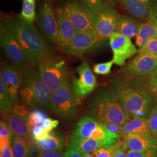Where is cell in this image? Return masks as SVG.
Masks as SVG:
<instances>
[{"label": "cell", "mask_w": 157, "mask_h": 157, "mask_svg": "<svg viewBox=\"0 0 157 157\" xmlns=\"http://www.w3.org/2000/svg\"><path fill=\"white\" fill-rule=\"evenodd\" d=\"M36 144L42 151H62L63 137L62 135L52 132L48 137L36 142Z\"/></svg>", "instance_id": "cell-27"}, {"label": "cell", "mask_w": 157, "mask_h": 157, "mask_svg": "<svg viewBox=\"0 0 157 157\" xmlns=\"http://www.w3.org/2000/svg\"><path fill=\"white\" fill-rule=\"evenodd\" d=\"M150 78H131L119 76L112 86L130 117L148 118L157 105V98L150 87Z\"/></svg>", "instance_id": "cell-1"}, {"label": "cell", "mask_w": 157, "mask_h": 157, "mask_svg": "<svg viewBox=\"0 0 157 157\" xmlns=\"http://www.w3.org/2000/svg\"><path fill=\"white\" fill-rule=\"evenodd\" d=\"M98 44L95 34L89 32H78L70 42L65 50L69 56L82 58Z\"/></svg>", "instance_id": "cell-17"}, {"label": "cell", "mask_w": 157, "mask_h": 157, "mask_svg": "<svg viewBox=\"0 0 157 157\" xmlns=\"http://www.w3.org/2000/svg\"><path fill=\"white\" fill-rule=\"evenodd\" d=\"M154 38H157V29L155 25L150 20L140 23L139 31L136 36V44L139 49L143 48Z\"/></svg>", "instance_id": "cell-24"}, {"label": "cell", "mask_w": 157, "mask_h": 157, "mask_svg": "<svg viewBox=\"0 0 157 157\" xmlns=\"http://www.w3.org/2000/svg\"><path fill=\"white\" fill-rule=\"evenodd\" d=\"M148 121L150 132L157 139V105L152 109Z\"/></svg>", "instance_id": "cell-35"}, {"label": "cell", "mask_w": 157, "mask_h": 157, "mask_svg": "<svg viewBox=\"0 0 157 157\" xmlns=\"http://www.w3.org/2000/svg\"><path fill=\"white\" fill-rule=\"evenodd\" d=\"M78 98L73 84L67 82L52 93L51 109L58 117L69 120L78 113Z\"/></svg>", "instance_id": "cell-7"}, {"label": "cell", "mask_w": 157, "mask_h": 157, "mask_svg": "<svg viewBox=\"0 0 157 157\" xmlns=\"http://www.w3.org/2000/svg\"><path fill=\"white\" fill-rule=\"evenodd\" d=\"M126 154L127 157H157V150H150L145 151L127 150Z\"/></svg>", "instance_id": "cell-37"}, {"label": "cell", "mask_w": 157, "mask_h": 157, "mask_svg": "<svg viewBox=\"0 0 157 157\" xmlns=\"http://www.w3.org/2000/svg\"><path fill=\"white\" fill-rule=\"evenodd\" d=\"M121 76L131 78H151L157 74V58L146 53L138 52L121 70Z\"/></svg>", "instance_id": "cell-9"}, {"label": "cell", "mask_w": 157, "mask_h": 157, "mask_svg": "<svg viewBox=\"0 0 157 157\" xmlns=\"http://www.w3.org/2000/svg\"><path fill=\"white\" fill-rule=\"evenodd\" d=\"M148 133H151L149 128L148 118L133 117L128 124L121 128L118 135L120 137L124 138L130 134Z\"/></svg>", "instance_id": "cell-22"}, {"label": "cell", "mask_w": 157, "mask_h": 157, "mask_svg": "<svg viewBox=\"0 0 157 157\" xmlns=\"http://www.w3.org/2000/svg\"><path fill=\"white\" fill-rule=\"evenodd\" d=\"M3 120L9 125L15 136L29 137V132L26 117L17 114L12 110L8 113H2Z\"/></svg>", "instance_id": "cell-19"}, {"label": "cell", "mask_w": 157, "mask_h": 157, "mask_svg": "<svg viewBox=\"0 0 157 157\" xmlns=\"http://www.w3.org/2000/svg\"><path fill=\"white\" fill-rule=\"evenodd\" d=\"M36 0H22V7L19 18L29 25H33L36 19Z\"/></svg>", "instance_id": "cell-28"}, {"label": "cell", "mask_w": 157, "mask_h": 157, "mask_svg": "<svg viewBox=\"0 0 157 157\" xmlns=\"http://www.w3.org/2000/svg\"><path fill=\"white\" fill-rule=\"evenodd\" d=\"M43 81L52 93L68 82L65 62L56 57L41 63L37 67Z\"/></svg>", "instance_id": "cell-8"}, {"label": "cell", "mask_w": 157, "mask_h": 157, "mask_svg": "<svg viewBox=\"0 0 157 157\" xmlns=\"http://www.w3.org/2000/svg\"><path fill=\"white\" fill-rule=\"evenodd\" d=\"M157 29V3L154 2L151 7V14L149 19Z\"/></svg>", "instance_id": "cell-38"}, {"label": "cell", "mask_w": 157, "mask_h": 157, "mask_svg": "<svg viewBox=\"0 0 157 157\" xmlns=\"http://www.w3.org/2000/svg\"><path fill=\"white\" fill-rule=\"evenodd\" d=\"M150 82L152 91L157 98V74L150 78Z\"/></svg>", "instance_id": "cell-41"}, {"label": "cell", "mask_w": 157, "mask_h": 157, "mask_svg": "<svg viewBox=\"0 0 157 157\" xmlns=\"http://www.w3.org/2000/svg\"><path fill=\"white\" fill-rule=\"evenodd\" d=\"M14 157H33L34 148L29 137L14 136L11 143Z\"/></svg>", "instance_id": "cell-23"}, {"label": "cell", "mask_w": 157, "mask_h": 157, "mask_svg": "<svg viewBox=\"0 0 157 157\" xmlns=\"http://www.w3.org/2000/svg\"><path fill=\"white\" fill-rule=\"evenodd\" d=\"M154 1L155 2H157V0H154Z\"/></svg>", "instance_id": "cell-46"}, {"label": "cell", "mask_w": 157, "mask_h": 157, "mask_svg": "<svg viewBox=\"0 0 157 157\" xmlns=\"http://www.w3.org/2000/svg\"><path fill=\"white\" fill-rule=\"evenodd\" d=\"M113 63L112 60L108 62L96 63L93 65V71L96 75H108L111 73V68Z\"/></svg>", "instance_id": "cell-32"}, {"label": "cell", "mask_w": 157, "mask_h": 157, "mask_svg": "<svg viewBox=\"0 0 157 157\" xmlns=\"http://www.w3.org/2000/svg\"><path fill=\"white\" fill-rule=\"evenodd\" d=\"M23 69L13 62H4L1 65L0 78L2 79L6 90L16 101L22 82Z\"/></svg>", "instance_id": "cell-14"}, {"label": "cell", "mask_w": 157, "mask_h": 157, "mask_svg": "<svg viewBox=\"0 0 157 157\" xmlns=\"http://www.w3.org/2000/svg\"><path fill=\"white\" fill-rule=\"evenodd\" d=\"M64 157H83L82 154L73 150H67L64 152Z\"/></svg>", "instance_id": "cell-42"}, {"label": "cell", "mask_w": 157, "mask_h": 157, "mask_svg": "<svg viewBox=\"0 0 157 157\" xmlns=\"http://www.w3.org/2000/svg\"><path fill=\"white\" fill-rule=\"evenodd\" d=\"M59 124V121L51 118H46L45 119L37 124L30 135H32L33 140L35 142L42 140L49 136L52 130L56 128Z\"/></svg>", "instance_id": "cell-25"}, {"label": "cell", "mask_w": 157, "mask_h": 157, "mask_svg": "<svg viewBox=\"0 0 157 157\" xmlns=\"http://www.w3.org/2000/svg\"><path fill=\"white\" fill-rule=\"evenodd\" d=\"M139 52L148 54L157 58V38L150 40L143 48L139 49Z\"/></svg>", "instance_id": "cell-33"}, {"label": "cell", "mask_w": 157, "mask_h": 157, "mask_svg": "<svg viewBox=\"0 0 157 157\" xmlns=\"http://www.w3.org/2000/svg\"><path fill=\"white\" fill-rule=\"evenodd\" d=\"M98 14L108 6L105 0H82Z\"/></svg>", "instance_id": "cell-34"}, {"label": "cell", "mask_w": 157, "mask_h": 157, "mask_svg": "<svg viewBox=\"0 0 157 157\" xmlns=\"http://www.w3.org/2000/svg\"><path fill=\"white\" fill-rule=\"evenodd\" d=\"M126 151V150L124 148L123 144V146H121L117 150L113 157H127V154Z\"/></svg>", "instance_id": "cell-43"}, {"label": "cell", "mask_w": 157, "mask_h": 157, "mask_svg": "<svg viewBox=\"0 0 157 157\" xmlns=\"http://www.w3.org/2000/svg\"><path fill=\"white\" fill-rule=\"evenodd\" d=\"M37 23L45 39L53 45L59 47L56 11L49 0L43 2L40 6L37 13Z\"/></svg>", "instance_id": "cell-10"}, {"label": "cell", "mask_w": 157, "mask_h": 157, "mask_svg": "<svg viewBox=\"0 0 157 157\" xmlns=\"http://www.w3.org/2000/svg\"><path fill=\"white\" fill-rule=\"evenodd\" d=\"M0 152H1L0 157H14L13 148L11 144L6 147L5 148L0 151Z\"/></svg>", "instance_id": "cell-40"}, {"label": "cell", "mask_w": 157, "mask_h": 157, "mask_svg": "<svg viewBox=\"0 0 157 157\" xmlns=\"http://www.w3.org/2000/svg\"><path fill=\"white\" fill-rule=\"evenodd\" d=\"M119 16L116 10L109 6L97 14L94 34L98 44L117 32Z\"/></svg>", "instance_id": "cell-13"}, {"label": "cell", "mask_w": 157, "mask_h": 157, "mask_svg": "<svg viewBox=\"0 0 157 157\" xmlns=\"http://www.w3.org/2000/svg\"><path fill=\"white\" fill-rule=\"evenodd\" d=\"M124 141L120 139L114 144L107 147H103L93 152L91 154L94 157H113V155L119 147L123 146Z\"/></svg>", "instance_id": "cell-31"}, {"label": "cell", "mask_w": 157, "mask_h": 157, "mask_svg": "<svg viewBox=\"0 0 157 157\" xmlns=\"http://www.w3.org/2000/svg\"><path fill=\"white\" fill-rule=\"evenodd\" d=\"M78 32H95L97 13L82 0H67L63 6Z\"/></svg>", "instance_id": "cell-6"}, {"label": "cell", "mask_w": 157, "mask_h": 157, "mask_svg": "<svg viewBox=\"0 0 157 157\" xmlns=\"http://www.w3.org/2000/svg\"><path fill=\"white\" fill-rule=\"evenodd\" d=\"M16 101L6 90L4 83L0 78V107L2 113H8L13 110Z\"/></svg>", "instance_id": "cell-29"}, {"label": "cell", "mask_w": 157, "mask_h": 157, "mask_svg": "<svg viewBox=\"0 0 157 157\" xmlns=\"http://www.w3.org/2000/svg\"><path fill=\"white\" fill-rule=\"evenodd\" d=\"M78 78H75L73 86L78 97H85L92 93L97 87L98 83L95 75L91 69L89 63L84 61L76 69Z\"/></svg>", "instance_id": "cell-15"}, {"label": "cell", "mask_w": 157, "mask_h": 157, "mask_svg": "<svg viewBox=\"0 0 157 157\" xmlns=\"http://www.w3.org/2000/svg\"><path fill=\"white\" fill-rule=\"evenodd\" d=\"M37 157H64L62 151H41Z\"/></svg>", "instance_id": "cell-39"}, {"label": "cell", "mask_w": 157, "mask_h": 157, "mask_svg": "<svg viewBox=\"0 0 157 157\" xmlns=\"http://www.w3.org/2000/svg\"><path fill=\"white\" fill-rule=\"evenodd\" d=\"M141 2H142L143 3L145 4L147 6H149L150 7H151V6L153 5V4L155 2V1L154 0H139Z\"/></svg>", "instance_id": "cell-44"}, {"label": "cell", "mask_w": 157, "mask_h": 157, "mask_svg": "<svg viewBox=\"0 0 157 157\" xmlns=\"http://www.w3.org/2000/svg\"><path fill=\"white\" fill-rule=\"evenodd\" d=\"M72 136L93 139L105 147L115 144L120 139L117 133L108 129L104 124L89 117H85L78 121Z\"/></svg>", "instance_id": "cell-5"}, {"label": "cell", "mask_w": 157, "mask_h": 157, "mask_svg": "<svg viewBox=\"0 0 157 157\" xmlns=\"http://www.w3.org/2000/svg\"><path fill=\"white\" fill-rule=\"evenodd\" d=\"M123 139L124 148L126 151L157 150V139L151 133L130 134Z\"/></svg>", "instance_id": "cell-18"}, {"label": "cell", "mask_w": 157, "mask_h": 157, "mask_svg": "<svg viewBox=\"0 0 157 157\" xmlns=\"http://www.w3.org/2000/svg\"><path fill=\"white\" fill-rule=\"evenodd\" d=\"M47 117L45 113L39 109H36L30 112L26 117L29 134L37 124L43 121Z\"/></svg>", "instance_id": "cell-30"}, {"label": "cell", "mask_w": 157, "mask_h": 157, "mask_svg": "<svg viewBox=\"0 0 157 157\" xmlns=\"http://www.w3.org/2000/svg\"><path fill=\"white\" fill-rule=\"evenodd\" d=\"M124 8L132 16L143 22L150 19L151 7L139 0H118Z\"/></svg>", "instance_id": "cell-20"}, {"label": "cell", "mask_w": 157, "mask_h": 157, "mask_svg": "<svg viewBox=\"0 0 157 157\" xmlns=\"http://www.w3.org/2000/svg\"><path fill=\"white\" fill-rule=\"evenodd\" d=\"M0 43L6 56L12 62L25 68L29 65L22 48L2 23H0Z\"/></svg>", "instance_id": "cell-11"}, {"label": "cell", "mask_w": 157, "mask_h": 157, "mask_svg": "<svg viewBox=\"0 0 157 157\" xmlns=\"http://www.w3.org/2000/svg\"><path fill=\"white\" fill-rule=\"evenodd\" d=\"M83 157H94L92 154L89 152H82L80 153Z\"/></svg>", "instance_id": "cell-45"}, {"label": "cell", "mask_w": 157, "mask_h": 157, "mask_svg": "<svg viewBox=\"0 0 157 157\" xmlns=\"http://www.w3.org/2000/svg\"><path fill=\"white\" fill-rule=\"evenodd\" d=\"M14 134L9 125L2 120L0 122V138H6L12 140Z\"/></svg>", "instance_id": "cell-36"}, {"label": "cell", "mask_w": 157, "mask_h": 157, "mask_svg": "<svg viewBox=\"0 0 157 157\" xmlns=\"http://www.w3.org/2000/svg\"><path fill=\"white\" fill-rule=\"evenodd\" d=\"M109 39L113 53L112 61L118 66L123 67L127 59L139 52L131 39L121 34L115 32Z\"/></svg>", "instance_id": "cell-12"}, {"label": "cell", "mask_w": 157, "mask_h": 157, "mask_svg": "<svg viewBox=\"0 0 157 157\" xmlns=\"http://www.w3.org/2000/svg\"><path fill=\"white\" fill-rule=\"evenodd\" d=\"M55 11L58 23L59 46L65 52L78 32L69 20L63 6L57 7Z\"/></svg>", "instance_id": "cell-16"}, {"label": "cell", "mask_w": 157, "mask_h": 157, "mask_svg": "<svg viewBox=\"0 0 157 157\" xmlns=\"http://www.w3.org/2000/svg\"><path fill=\"white\" fill-rule=\"evenodd\" d=\"M89 114L108 129L118 130V135L131 120L112 86H107L97 91L90 102Z\"/></svg>", "instance_id": "cell-3"}, {"label": "cell", "mask_w": 157, "mask_h": 157, "mask_svg": "<svg viewBox=\"0 0 157 157\" xmlns=\"http://www.w3.org/2000/svg\"><path fill=\"white\" fill-rule=\"evenodd\" d=\"M19 42L30 66L37 67L41 63L54 56V53L39 30L19 17H1V21Z\"/></svg>", "instance_id": "cell-2"}, {"label": "cell", "mask_w": 157, "mask_h": 157, "mask_svg": "<svg viewBox=\"0 0 157 157\" xmlns=\"http://www.w3.org/2000/svg\"><path fill=\"white\" fill-rule=\"evenodd\" d=\"M103 147L105 146L98 141L90 139L79 138L72 136L67 146V150H73L80 153H92Z\"/></svg>", "instance_id": "cell-21"}, {"label": "cell", "mask_w": 157, "mask_h": 157, "mask_svg": "<svg viewBox=\"0 0 157 157\" xmlns=\"http://www.w3.org/2000/svg\"><path fill=\"white\" fill-rule=\"evenodd\" d=\"M140 23L130 17L119 16L117 32L129 38L136 37L139 33Z\"/></svg>", "instance_id": "cell-26"}, {"label": "cell", "mask_w": 157, "mask_h": 157, "mask_svg": "<svg viewBox=\"0 0 157 157\" xmlns=\"http://www.w3.org/2000/svg\"><path fill=\"white\" fill-rule=\"evenodd\" d=\"M52 92L41 78L38 68H24L22 82L19 95L21 101L32 108L48 111L51 109Z\"/></svg>", "instance_id": "cell-4"}]
</instances>
